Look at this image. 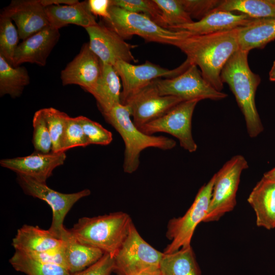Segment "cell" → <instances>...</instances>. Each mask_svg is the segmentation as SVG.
<instances>
[{
    "mask_svg": "<svg viewBox=\"0 0 275 275\" xmlns=\"http://www.w3.org/2000/svg\"><path fill=\"white\" fill-rule=\"evenodd\" d=\"M240 28L212 34L193 35L186 34L176 43L191 63L199 66L205 80L218 91L224 87L222 70L239 48Z\"/></svg>",
    "mask_w": 275,
    "mask_h": 275,
    "instance_id": "1",
    "label": "cell"
},
{
    "mask_svg": "<svg viewBox=\"0 0 275 275\" xmlns=\"http://www.w3.org/2000/svg\"><path fill=\"white\" fill-rule=\"evenodd\" d=\"M249 52L239 49L234 53L224 66L221 77L235 96L244 116L249 136L254 138L264 129L255 103V95L261 78L249 67Z\"/></svg>",
    "mask_w": 275,
    "mask_h": 275,
    "instance_id": "2",
    "label": "cell"
},
{
    "mask_svg": "<svg viewBox=\"0 0 275 275\" xmlns=\"http://www.w3.org/2000/svg\"><path fill=\"white\" fill-rule=\"evenodd\" d=\"M132 223L129 214L119 211L81 217L69 231L80 242L114 257L127 236Z\"/></svg>",
    "mask_w": 275,
    "mask_h": 275,
    "instance_id": "3",
    "label": "cell"
},
{
    "mask_svg": "<svg viewBox=\"0 0 275 275\" xmlns=\"http://www.w3.org/2000/svg\"><path fill=\"white\" fill-rule=\"evenodd\" d=\"M105 121L121 136L125 145L123 168L124 172L131 174L140 165L141 152L153 147L163 150L174 148L176 142L164 136L149 135L138 128L131 119L128 105L119 103L102 114Z\"/></svg>",
    "mask_w": 275,
    "mask_h": 275,
    "instance_id": "4",
    "label": "cell"
},
{
    "mask_svg": "<svg viewBox=\"0 0 275 275\" xmlns=\"http://www.w3.org/2000/svg\"><path fill=\"white\" fill-rule=\"evenodd\" d=\"M111 19L105 21L111 28L124 40L137 35L146 42H153L175 46L186 34L183 31L171 30L161 27L149 16L130 12L118 7H109Z\"/></svg>",
    "mask_w": 275,
    "mask_h": 275,
    "instance_id": "5",
    "label": "cell"
},
{
    "mask_svg": "<svg viewBox=\"0 0 275 275\" xmlns=\"http://www.w3.org/2000/svg\"><path fill=\"white\" fill-rule=\"evenodd\" d=\"M249 168L247 160L236 155L215 174V179L206 216L203 222L218 221L236 205V195L242 171Z\"/></svg>",
    "mask_w": 275,
    "mask_h": 275,
    "instance_id": "6",
    "label": "cell"
},
{
    "mask_svg": "<svg viewBox=\"0 0 275 275\" xmlns=\"http://www.w3.org/2000/svg\"><path fill=\"white\" fill-rule=\"evenodd\" d=\"M215 175L199 190L195 200L182 216L170 219L168 224L167 237L171 241L163 253L169 254L191 246L195 230L207 215L215 182Z\"/></svg>",
    "mask_w": 275,
    "mask_h": 275,
    "instance_id": "7",
    "label": "cell"
},
{
    "mask_svg": "<svg viewBox=\"0 0 275 275\" xmlns=\"http://www.w3.org/2000/svg\"><path fill=\"white\" fill-rule=\"evenodd\" d=\"M17 180L25 194L43 200L49 205L52 217L48 230L61 240L68 231L64 226L66 215L78 201L91 194L88 189L71 194L61 193L51 189L46 183L23 175H17Z\"/></svg>",
    "mask_w": 275,
    "mask_h": 275,
    "instance_id": "8",
    "label": "cell"
},
{
    "mask_svg": "<svg viewBox=\"0 0 275 275\" xmlns=\"http://www.w3.org/2000/svg\"><path fill=\"white\" fill-rule=\"evenodd\" d=\"M163 256L140 235L133 223L127 236L114 256L113 272L117 275H134L147 269L159 267Z\"/></svg>",
    "mask_w": 275,
    "mask_h": 275,
    "instance_id": "9",
    "label": "cell"
},
{
    "mask_svg": "<svg viewBox=\"0 0 275 275\" xmlns=\"http://www.w3.org/2000/svg\"><path fill=\"white\" fill-rule=\"evenodd\" d=\"M154 83L161 95L176 96L183 101L205 99L220 100L228 96L207 82L198 66L193 63L178 76L158 78L154 80Z\"/></svg>",
    "mask_w": 275,
    "mask_h": 275,
    "instance_id": "10",
    "label": "cell"
},
{
    "mask_svg": "<svg viewBox=\"0 0 275 275\" xmlns=\"http://www.w3.org/2000/svg\"><path fill=\"white\" fill-rule=\"evenodd\" d=\"M191 64L186 59L179 67L169 70L149 61L140 65H134L122 61L118 62L114 66L122 84L121 103L125 105L131 97L155 79L178 76Z\"/></svg>",
    "mask_w": 275,
    "mask_h": 275,
    "instance_id": "11",
    "label": "cell"
},
{
    "mask_svg": "<svg viewBox=\"0 0 275 275\" xmlns=\"http://www.w3.org/2000/svg\"><path fill=\"white\" fill-rule=\"evenodd\" d=\"M199 100L184 101L176 105L162 116L154 120L139 128L143 132L152 135L165 132L177 138L180 145L192 153L198 148L191 132V120Z\"/></svg>",
    "mask_w": 275,
    "mask_h": 275,
    "instance_id": "12",
    "label": "cell"
},
{
    "mask_svg": "<svg viewBox=\"0 0 275 275\" xmlns=\"http://www.w3.org/2000/svg\"><path fill=\"white\" fill-rule=\"evenodd\" d=\"M85 29L90 38V48L101 63L114 66L120 61L138 62L131 52L135 46L126 42L111 28L98 23Z\"/></svg>",
    "mask_w": 275,
    "mask_h": 275,
    "instance_id": "13",
    "label": "cell"
},
{
    "mask_svg": "<svg viewBox=\"0 0 275 275\" xmlns=\"http://www.w3.org/2000/svg\"><path fill=\"white\" fill-rule=\"evenodd\" d=\"M182 101L176 96L161 95L154 80L131 97L125 105L130 109L133 122L140 128L162 116Z\"/></svg>",
    "mask_w": 275,
    "mask_h": 275,
    "instance_id": "14",
    "label": "cell"
},
{
    "mask_svg": "<svg viewBox=\"0 0 275 275\" xmlns=\"http://www.w3.org/2000/svg\"><path fill=\"white\" fill-rule=\"evenodd\" d=\"M66 158L65 152L43 153L35 151L26 156L3 159L1 160L0 164L2 167L14 171L17 175L46 183L53 171L63 165Z\"/></svg>",
    "mask_w": 275,
    "mask_h": 275,
    "instance_id": "15",
    "label": "cell"
},
{
    "mask_svg": "<svg viewBox=\"0 0 275 275\" xmlns=\"http://www.w3.org/2000/svg\"><path fill=\"white\" fill-rule=\"evenodd\" d=\"M2 14L14 21L23 40L49 26L45 7L41 0H14Z\"/></svg>",
    "mask_w": 275,
    "mask_h": 275,
    "instance_id": "16",
    "label": "cell"
},
{
    "mask_svg": "<svg viewBox=\"0 0 275 275\" xmlns=\"http://www.w3.org/2000/svg\"><path fill=\"white\" fill-rule=\"evenodd\" d=\"M101 72V62L85 43L78 54L62 71L63 86L76 85L90 93L95 87Z\"/></svg>",
    "mask_w": 275,
    "mask_h": 275,
    "instance_id": "17",
    "label": "cell"
},
{
    "mask_svg": "<svg viewBox=\"0 0 275 275\" xmlns=\"http://www.w3.org/2000/svg\"><path fill=\"white\" fill-rule=\"evenodd\" d=\"M60 37L59 30L48 26L23 40L16 50L13 67L24 63L45 66Z\"/></svg>",
    "mask_w": 275,
    "mask_h": 275,
    "instance_id": "18",
    "label": "cell"
},
{
    "mask_svg": "<svg viewBox=\"0 0 275 275\" xmlns=\"http://www.w3.org/2000/svg\"><path fill=\"white\" fill-rule=\"evenodd\" d=\"M253 20L243 14L215 9L198 21L177 26L171 30L183 31L193 35H206L242 27Z\"/></svg>",
    "mask_w": 275,
    "mask_h": 275,
    "instance_id": "19",
    "label": "cell"
},
{
    "mask_svg": "<svg viewBox=\"0 0 275 275\" xmlns=\"http://www.w3.org/2000/svg\"><path fill=\"white\" fill-rule=\"evenodd\" d=\"M248 202L255 212L258 227L275 228V179L263 177L253 188Z\"/></svg>",
    "mask_w": 275,
    "mask_h": 275,
    "instance_id": "20",
    "label": "cell"
},
{
    "mask_svg": "<svg viewBox=\"0 0 275 275\" xmlns=\"http://www.w3.org/2000/svg\"><path fill=\"white\" fill-rule=\"evenodd\" d=\"M45 11L49 26L59 30L69 24L86 29L98 23L90 11L88 1L71 5H51L45 7Z\"/></svg>",
    "mask_w": 275,
    "mask_h": 275,
    "instance_id": "21",
    "label": "cell"
},
{
    "mask_svg": "<svg viewBox=\"0 0 275 275\" xmlns=\"http://www.w3.org/2000/svg\"><path fill=\"white\" fill-rule=\"evenodd\" d=\"M63 241L56 237L48 230L24 225L12 240L15 251L26 254L40 253L62 246Z\"/></svg>",
    "mask_w": 275,
    "mask_h": 275,
    "instance_id": "22",
    "label": "cell"
},
{
    "mask_svg": "<svg viewBox=\"0 0 275 275\" xmlns=\"http://www.w3.org/2000/svg\"><path fill=\"white\" fill-rule=\"evenodd\" d=\"M121 84L114 66L101 63V72L94 88L90 92L95 98L102 114L121 103Z\"/></svg>",
    "mask_w": 275,
    "mask_h": 275,
    "instance_id": "23",
    "label": "cell"
},
{
    "mask_svg": "<svg viewBox=\"0 0 275 275\" xmlns=\"http://www.w3.org/2000/svg\"><path fill=\"white\" fill-rule=\"evenodd\" d=\"M66 268L70 273L82 270L98 261L104 254L100 250L83 244L68 230L62 239Z\"/></svg>",
    "mask_w": 275,
    "mask_h": 275,
    "instance_id": "24",
    "label": "cell"
},
{
    "mask_svg": "<svg viewBox=\"0 0 275 275\" xmlns=\"http://www.w3.org/2000/svg\"><path fill=\"white\" fill-rule=\"evenodd\" d=\"M275 39V18L254 19L240 27L238 33L239 49L249 52L262 48Z\"/></svg>",
    "mask_w": 275,
    "mask_h": 275,
    "instance_id": "25",
    "label": "cell"
},
{
    "mask_svg": "<svg viewBox=\"0 0 275 275\" xmlns=\"http://www.w3.org/2000/svg\"><path fill=\"white\" fill-rule=\"evenodd\" d=\"M159 269L161 275H201L191 246L171 253H163Z\"/></svg>",
    "mask_w": 275,
    "mask_h": 275,
    "instance_id": "26",
    "label": "cell"
},
{
    "mask_svg": "<svg viewBox=\"0 0 275 275\" xmlns=\"http://www.w3.org/2000/svg\"><path fill=\"white\" fill-rule=\"evenodd\" d=\"M30 78L26 69L23 66L13 67L0 56V96L9 95L15 98L19 97Z\"/></svg>",
    "mask_w": 275,
    "mask_h": 275,
    "instance_id": "27",
    "label": "cell"
},
{
    "mask_svg": "<svg viewBox=\"0 0 275 275\" xmlns=\"http://www.w3.org/2000/svg\"><path fill=\"white\" fill-rule=\"evenodd\" d=\"M9 262L15 270L26 275L71 274L62 266L36 260L18 251H15Z\"/></svg>",
    "mask_w": 275,
    "mask_h": 275,
    "instance_id": "28",
    "label": "cell"
},
{
    "mask_svg": "<svg viewBox=\"0 0 275 275\" xmlns=\"http://www.w3.org/2000/svg\"><path fill=\"white\" fill-rule=\"evenodd\" d=\"M216 9L238 11L254 19L275 18V5L269 0H224Z\"/></svg>",
    "mask_w": 275,
    "mask_h": 275,
    "instance_id": "29",
    "label": "cell"
},
{
    "mask_svg": "<svg viewBox=\"0 0 275 275\" xmlns=\"http://www.w3.org/2000/svg\"><path fill=\"white\" fill-rule=\"evenodd\" d=\"M12 19L1 14L0 16V56L13 66L15 53L20 39L17 29Z\"/></svg>",
    "mask_w": 275,
    "mask_h": 275,
    "instance_id": "30",
    "label": "cell"
},
{
    "mask_svg": "<svg viewBox=\"0 0 275 275\" xmlns=\"http://www.w3.org/2000/svg\"><path fill=\"white\" fill-rule=\"evenodd\" d=\"M41 110L50 134L52 152H62V143L69 116L53 107L42 108Z\"/></svg>",
    "mask_w": 275,
    "mask_h": 275,
    "instance_id": "31",
    "label": "cell"
},
{
    "mask_svg": "<svg viewBox=\"0 0 275 275\" xmlns=\"http://www.w3.org/2000/svg\"><path fill=\"white\" fill-rule=\"evenodd\" d=\"M159 8L166 28H173L194 22L185 10L180 0H154Z\"/></svg>",
    "mask_w": 275,
    "mask_h": 275,
    "instance_id": "32",
    "label": "cell"
},
{
    "mask_svg": "<svg viewBox=\"0 0 275 275\" xmlns=\"http://www.w3.org/2000/svg\"><path fill=\"white\" fill-rule=\"evenodd\" d=\"M111 6L147 15L159 25L166 29L161 11L154 0H111Z\"/></svg>",
    "mask_w": 275,
    "mask_h": 275,
    "instance_id": "33",
    "label": "cell"
},
{
    "mask_svg": "<svg viewBox=\"0 0 275 275\" xmlns=\"http://www.w3.org/2000/svg\"><path fill=\"white\" fill-rule=\"evenodd\" d=\"M33 126L34 131L32 142L35 151L43 153L51 152L52 141L41 109L34 114Z\"/></svg>",
    "mask_w": 275,
    "mask_h": 275,
    "instance_id": "34",
    "label": "cell"
},
{
    "mask_svg": "<svg viewBox=\"0 0 275 275\" xmlns=\"http://www.w3.org/2000/svg\"><path fill=\"white\" fill-rule=\"evenodd\" d=\"M77 117L90 145L106 146L112 142V132L104 128L101 124L85 116H80Z\"/></svg>",
    "mask_w": 275,
    "mask_h": 275,
    "instance_id": "35",
    "label": "cell"
},
{
    "mask_svg": "<svg viewBox=\"0 0 275 275\" xmlns=\"http://www.w3.org/2000/svg\"><path fill=\"white\" fill-rule=\"evenodd\" d=\"M90 145L77 117H69L63 140L62 151Z\"/></svg>",
    "mask_w": 275,
    "mask_h": 275,
    "instance_id": "36",
    "label": "cell"
},
{
    "mask_svg": "<svg viewBox=\"0 0 275 275\" xmlns=\"http://www.w3.org/2000/svg\"><path fill=\"white\" fill-rule=\"evenodd\" d=\"M185 10L191 18L199 20L216 9L223 1L180 0Z\"/></svg>",
    "mask_w": 275,
    "mask_h": 275,
    "instance_id": "37",
    "label": "cell"
},
{
    "mask_svg": "<svg viewBox=\"0 0 275 275\" xmlns=\"http://www.w3.org/2000/svg\"><path fill=\"white\" fill-rule=\"evenodd\" d=\"M114 267V257L104 253L96 263L87 268L70 275H110Z\"/></svg>",
    "mask_w": 275,
    "mask_h": 275,
    "instance_id": "38",
    "label": "cell"
},
{
    "mask_svg": "<svg viewBox=\"0 0 275 275\" xmlns=\"http://www.w3.org/2000/svg\"><path fill=\"white\" fill-rule=\"evenodd\" d=\"M24 254L36 260L60 265L66 268L64 242L62 246L42 252Z\"/></svg>",
    "mask_w": 275,
    "mask_h": 275,
    "instance_id": "39",
    "label": "cell"
},
{
    "mask_svg": "<svg viewBox=\"0 0 275 275\" xmlns=\"http://www.w3.org/2000/svg\"><path fill=\"white\" fill-rule=\"evenodd\" d=\"M88 3L90 11L94 16L101 17L105 21L111 19V0H89Z\"/></svg>",
    "mask_w": 275,
    "mask_h": 275,
    "instance_id": "40",
    "label": "cell"
},
{
    "mask_svg": "<svg viewBox=\"0 0 275 275\" xmlns=\"http://www.w3.org/2000/svg\"><path fill=\"white\" fill-rule=\"evenodd\" d=\"M42 4L46 7L51 5H71L78 3L77 0H41Z\"/></svg>",
    "mask_w": 275,
    "mask_h": 275,
    "instance_id": "41",
    "label": "cell"
},
{
    "mask_svg": "<svg viewBox=\"0 0 275 275\" xmlns=\"http://www.w3.org/2000/svg\"><path fill=\"white\" fill-rule=\"evenodd\" d=\"M134 275H161L159 267L146 269Z\"/></svg>",
    "mask_w": 275,
    "mask_h": 275,
    "instance_id": "42",
    "label": "cell"
},
{
    "mask_svg": "<svg viewBox=\"0 0 275 275\" xmlns=\"http://www.w3.org/2000/svg\"><path fill=\"white\" fill-rule=\"evenodd\" d=\"M263 177L267 179H275V167L263 175Z\"/></svg>",
    "mask_w": 275,
    "mask_h": 275,
    "instance_id": "43",
    "label": "cell"
},
{
    "mask_svg": "<svg viewBox=\"0 0 275 275\" xmlns=\"http://www.w3.org/2000/svg\"><path fill=\"white\" fill-rule=\"evenodd\" d=\"M269 78L270 81H275V64H273L269 73Z\"/></svg>",
    "mask_w": 275,
    "mask_h": 275,
    "instance_id": "44",
    "label": "cell"
},
{
    "mask_svg": "<svg viewBox=\"0 0 275 275\" xmlns=\"http://www.w3.org/2000/svg\"><path fill=\"white\" fill-rule=\"evenodd\" d=\"M269 1L275 5V0H269Z\"/></svg>",
    "mask_w": 275,
    "mask_h": 275,
    "instance_id": "45",
    "label": "cell"
},
{
    "mask_svg": "<svg viewBox=\"0 0 275 275\" xmlns=\"http://www.w3.org/2000/svg\"><path fill=\"white\" fill-rule=\"evenodd\" d=\"M273 64H275V61L273 62Z\"/></svg>",
    "mask_w": 275,
    "mask_h": 275,
    "instance_id": "46",
    "label": "cell"
}]
</instances>
